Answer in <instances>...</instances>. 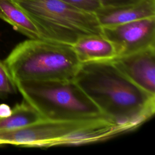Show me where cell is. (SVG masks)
Wrapping results in <instances>:
<instances>
[{
	"label": "cell",
	"mask_w": 155,
	"mask_h": 155,
	"mask_svg": "<svg viewBox=\"0 0 155 155\" xmlns=\"http://www.w3.org/2000/svg\"><path fill=\"white\" fill-rule=\"evenodd\" d=\"M12 113V108L7 104H0V117H5L9 116Z\"/></svg>",
	"instance_id": "16"
},
{
	"label": "cell",
	"mask_w": 155,
	"mask_h": 155,
	"mask_svg": "<svg viewBox=\"0 0 155 155\" xmlns=\"http://www.w3.org/2000/svg\"><path fill=\"white\" fill-rule=\"evenodd\" d=\"M16 86L5 61L0 60V96L7 95L16 91Z\"/></svg>",
	"instance_id": "13"
},
{
	"label": "cell",
	"mask_w": 155,
	"mask_h": 155,
	"mask_svg": "<svg viewBox=\"0 0 155 155\" xmlns=\"http://www.w3.org/2000/svg\"><path fill=\"white\" fill-rule=\"evenodd\" d=\"M44 119L73 120L105 117L74 79L15 82Z\"/></svg>",
	"instance_id": "3"
},
{
	"label": "cell",
	"mask_w": 155,
	"mask_h": 155,
	"mask_svg": "<svg viewBox=\"0 0 155 155\" xmlns=\"http://www.w3.org/2000/svg\"><path fill=\"white\" fill-rule=\"evenodd\" d=\"M0 18L29 39L41 38L35 24L12 0H0Z\"/></svg>",
	"instance_id": "11"
},
{
	"label": "cell",
	"mask_w": 155,
	"mask_h": 155,
	"mask_svg": "<svg viewBox=\"0 0 155 155\" xmlns=\"http://www.w3.org/2000/svg\"><path fill=\"white\" fill-rule=\"evenodd\" d=\"M102 30V35L114 45L116 56L155 47V16L103 27Z\"/></svg>",
	"instance_id": "6"
},
{
	"label": "cell",
	"mask_w": 155,
	"mask_h": 155,
	"mask_svg": "<svg viewBox=\"0 0 155 155\" xmlns=\"http://www.w3.org/2000/svg\"><path fill=\"white\" fill-rule=\"evenodd\" d=\"M104 117H105L73 120L42 119L21 128L1 130L0 146L7 144L24 147L47 148L52 141L91 125Z\"/></svg>",
	"instance_id": "5"
},
{
	"label": "cell",
	"mask_w": 155,
	"mask_h": 155,
	"mask_svg": "<svg viewBox=\"0 0 155 155\" xmlns=\"http://www.w3.org/2000/svg\"><path fill=\"white\" fill-rule=\"evenodd\" d=\"M95 15L102 27L155 16V0H139L116 7H101Z\"/></svg>",
	"instance_id": "9"
},
{
	"label": "cell",
	"mask_w": 155,
	"mask_h": 155,
	"mask_svg": "<svg viewBox=\"0 0 155 155\" xmlns=\"http://www.w3.org/2000/svg\"><path fill=\"white\" fill-rule=\"evenodd\" d=\"M80 10L94 13L101 7L99 0H59Z\"/></svg>",
	"instance_id": "14"
},
{
	"label": "cell",
	"mask_w": 155,
	"mask_h": 155,
	"mask_svg": "<svg viewBox=\"0 0 155 155\" xmlns=\"http://www.w3.org/2000/svg\"><path fill=\"white\" fill-rule=\"evenodd\" d=\"M42 119L39 113L27 102L24 100L12 108L11 114L0 117V131L21 128Z\"/></svg>",
	"instance_id": "12"
},
{
	"label": "cell",
	"mask_w": 155,
	"mask_h": 155,
	"mask_svg": "<svg viewBox=\"0 0 155 155\" xmlns=\"http://www.w3.org/2000/svg\"><path fill=\"white\" fill-rule=\"evenodd\" d=\"M139 0H99L101 7H116L133 4Z\"/></svg>",
	"instance_id": "15"
},
{
	"label": "cell",
	"mask_w": 155,
	"mask_h": 155,
	"mask_svg": "<svg viewBox=\"0 0 155 155\" xmlns=\"http://www.w3.org/2000/svg\"><path fill=\"white\" fill-rule=\"evenodd\" d=\"M73 79L105 117L130 131L154 114L155 96L132 82L111 60L81 63Z\"/></svg>",
	"instance_id": "1"
},
{
	"label": "cell",
	"mask_w": 155,
	"mask_h": 155,
	"mask_svg": "<svg viewBox=\"0 0 155 155\" xmlns=\"http://www.w3.org/2000/svg\"><path fill=\"white\" fill-rule=\"evenodd\" d=\"M130 132L106 117L50 142L47 148L56 146H76L106 140Z\"/></svg>",
	"instance_id": "8"
},
{
	"label": "cell",
	"mask_w": 155,
	"mask_h": 155,
	"mask_svg": "<svg viewBox=\"0 0 155 155\" xmlns=\"http://www.w3.org/2000/svg\"><path fill=\"white\" fill-rule=\"evenodd\" d=\"M81 63L109 61L116 56L113 44L103 35H90L78 39L73 45Z\"/></svg>",
	"instance_id": "10"
},
{
	"label": "cell",
	"mask_w": 155,
	"mask_h": 155,
	"mask_svg": "<svg viewBox=\"0 0 155 155\" xmlns=\"http://www.w3.org/2000/svg\"><path fill=\"white\" fill-rule=\"evenodd\" d=\"M111 61L132 82L155 96V47L116 56Z\"/></svg>",
	"instance_id": "7"
},
{
	"label": "cell",
	"mask_w": 155,
	"mask_h": 155,
	"mask_svg": "<svg viewBox=\"0 0 155 155\" xmlns=\"http://www.w3.org/2000/svg\"><path fill=\"white\" fill-rule=\"evenodd\" d=\"M4 61L15 82L73 79L81 64L72 45L42 38L20 42Z\"/></svg>",
	"instance_id": "2"
},
{
	"label": "cell",
	"mask_w": 155,
	"mask_h": 155,
	"mask_svg": "<svg viewBox=\"0 0 155 155\" xmlns=\"http://www.w3.org/2000/svg\"><path fill=\"white\" fill-rule=\"evenodd\" d=\"M28 16L41 38L72 45L80 38L102 35L94 13L59 0H12Z\"/></svg>",
	"instance_id": "4"
}]
</instances>
